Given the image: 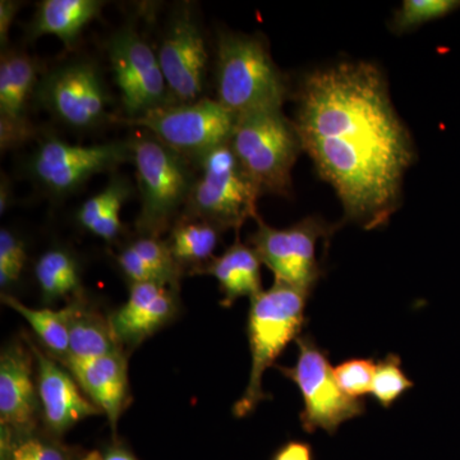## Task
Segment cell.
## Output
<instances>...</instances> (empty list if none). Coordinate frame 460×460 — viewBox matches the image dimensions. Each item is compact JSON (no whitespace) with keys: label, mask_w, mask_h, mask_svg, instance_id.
<instances>
[{"label":"cell","mask_w":460,"mask_h":460,"mask_svg":"<svg viewBox=\"0 0 460 460\" xmlns=\"http://www.w3.org/2000/svg\"><path fill=\"white\" fill-rule=\"evenodd\" d=\"M376 362L374 359L352 358L339 363L334 368L338 385L345 394L353 399L371 394Z\"/></svg>","instance_id":"f546056e"},{"label":"cell","mask_w":460,"mask_h":460,"mask_svg":"<svg viewBox=\"0 0 460 460\" xmlns=\"http://www.w3.org/2000/svg\"><path fill=\"white\" fill-rule=\"evenodd\" d=\"M38 363L39 402L45 425L53 434H65L75 423L102 414V411L87 401L74 376L66 374L56 361L42 353L31 341H27Z\"/></svg>","instance_id":"2e32d148"},{"label":"cell","mask_w":460,"mask_h":460,"mask_svg":"<svg viewBox=\"0 0 460 460\" xmlns=\"http://www.w3.org/2000/svg\"><path fill=\"white\" fill-rule=\"evenodd\" d=\"M208 58L199 23L189 11L177 12L157 51L172 104H190L202 99Z\"/></svg>","instance_id":"4fadbf2b"},{"label":"cell","mask_w":460,"mask_h":460,"mask_svg":"<svg viewBox=\"0 0 460 460\" xmlns=\"http://www.w3.org/2000/svg\"><path fill=\"white\" fill-rule=\"evenodd\" d=\"M199 164L201 177L196 180L184 217L213 224L222 232H238L246 220L259 217L260 193L239 165L229 144L206 154Z\"/></svg>","instance_id":"8992f818"},{"label":"cell","mask_w":460,"mask_h":460,"mask_svg":"<svg viewBox=\"0 0 460 460\" xmlns=\"http://www.w3.org/2000/svg\"><path fill=\"white\" fill-rule=\"evenodd\" d=\"M18 7H20L18 3L12 2V0L0 2V42H2L3 49L7 45L9 30L16 18Z\"/></svg>","instance_id":"836d02e7"},{"label":"cell","mask_w":460,"mask_h":460,"mask_svg":"<svg viewBox=\"0 0 460 460\" xmlns=\"http://www.w3.org/2000/svg\"><path fill=\"white\" fill-rule=\"evenodd\" d=\"M175 311L174 288L160 283H133L128 301L109 317V323L120 347H136L163 328Z\"/></svg>","instance_id":"e0dca14e"},{"label":"cell","mask_w":460,"mask_h":460,"mask_svg":"<svg viewBox=\"0 0 460 460\" xmlns=\"http://www.w3.org/2000/svg\"><path fill=\"white\" fill-rule=\"evenodd\" d=\"M109 320L93 313L84 301L72 302V317L69 323V348L62 362L87 361L120 352Z\"/></svg>","instance_id":"44dd1931"},{"label":"cell","mask_w":460,"mask_h":460,"mask_svg":"<svg viewBox=\"0 0 460 460\" xmlns=\"http://www.w3.org/2000/svg\"><path fill=\"white\" fill-rule=\"evenodd\" d=\"M30 345L9 344L0 356V425L12 432L35 431L39 394Z\"/></svg>","instance_id":"9a60e30c"},{"label":"cell","mask_w":460,"mask_h":460,"mask_svg":"<svg viewBox=\"0 0 460 460\" xmlns=\"http://www.w3.org/2000/svg\"><path fill=\"white\" fill-rule=\"evenodd\" d=\"M102 7L104 2L100 0H44L31 23L32 36L54 35L69 47Z\"/></svg>","instance_id":"ffe728a7"},{"label":"cell","mask_w":460,"mask_h":460,"mask_svg":"<svg viewBox=\"0 0 460 460\" xmlns=\"http://www.w3.org/2000/svg\"><path fill=\"white\" fill-rule=\"evenodd\" d=\"M38 96L58 120L90 129L108 118V95L99 69L87 60L58 66L39 84Z\"/></svg>","instance_id":"7c38bea8"},{"label":"cell","mask_w":460,"mask_h":460,"mask_svg":"<svg viewBox=\"0 0 460 460\" xmlns=\"http://www.w3.org/2000/svg\"><path fill=\"white\" fill-rule=\"evenodd\" d=\"M217 100L233 114L283 111L286 78L261 38L222 32L217 41Z\"/></svg>","instance_id":"7a4b0ae2"},{"label":"cell","mask_w":460,"mask_h":460,"mask_svg":"<svg viewBox=\"0 0 460 460\" xmlns=\"http://www.w3.org/2000/svg\"><path fill=\"white\" fill-rule=\"evenodd\" d=\"M132 193L131 183L115 177L102 192L84 201L77 213V220L87 232L104 241H113L120 230V211Z\"/></svg>","instance_id":"7402d4cb"},{"label":"cell","mask_w":460,"mask_h":460,"mask_svg":"<svg viewBox=\"0 0 460 460\" xmlns=\"http://www.w3.org/2000/svg\"><path fill=\"white\" fill-rule=\"evenodd\" d=\"M118 263L124 275L133 283H162L155 272L142 261L141 257L132 250L131 246L124 248L118 256Z\"/></svg>","instance_id":"1f68e13d"},{"label":"cell","mask_w":460,"mask_h":460,"mask_svg":"<svg viewBox=\"0 0 460 460\" xmlns=\"http://www.w3.org/2000/svg\"><path fill=\"white\" fill-rule=\"evenodd\" d=\"M11 201V187H9L8 181L3 178L2 186H0V214H4V211H7Z\"/></svg>","instance_id":"d590c367"},{"label":"cell","mask_w":460,"mask_h":460,"mask_svg":"<svg viewBox=\"0 0 460 460\" xmlns=\"http://www.w3.org/2000/svg\"><path fill=\"white\" fill-rule=\"evenodd\" d=\"M459 7L458 0H405L393 17L392 29L398 33L411 31L447 16Z\"/></svg>","instance_id":"83f0119b"},{"label":"cell","mask_w":460,"mask_h":460,"mask_svg":"<svg viewBox=\"0 0 460 460\" xmlns=\"http://www.w3.org/2000/svg\"><path fill=\"white\" fill-rule=\"evenodd\" d=\"M26 259L23 242L8 229H2L0 232V286L2 288H8L20 279Z\"/></svg>","instance_id":"4dcf8cb0"},{"label":"cell","mask_w":460,"mask_h":460,"mask_svg":"<svg viewBox=\"0 0 460 460\" xmlns=\"http://www.w3.org/2000/svg\"><path fill=\"white\" fill-rule=\"evenodd\" d=\"M298 357L293 367H278L284 376L298 386L304 399L302 429L314 434L321 429L329 435L337 434L341 423L365 413L362 399L345 394L338 385L328 353L321 349L310 335L296 339Z\"/></svg>","instance_id":"52a82bcc"},{"label":"cell","mask_w":460,"mask_h":460,"mask_svg":"<svg viewBox=\"0 0 460 460\" xmlns=\"http://www.w3.org/2000/svg\"><path fill=\"white\" fill-rule=\"evenodd\" d=\"M308 293L288 284L278 283L251 298L247 321L250 341V381L243 395L233 407V413L243 419L268 398L262 389V377L275 365L292 341H296L305 323Z\"/></svg>","instance_id":"3957f363"},{"label":"cell","mask_w":460,"mask_h":460,"mask_svg":"<svg viewBox=\"0 0 460 460\" xmlns=\"http://www.w3.org/2000/svg\"><path fill=\"white\" fill-rule=\"evenodd\" d=\"M2 460H71L65 447L32 432L2 429Z\"/></svg>","instance_id":"484cf974"},{"label":"cell","mask_w":460,"mask_h":460,"mask_svg":"<svg viewBox=\"0 0 460 460\" xmlns=\"http://www.w3.org/2000/svg\"><path fill=\"white\" fill-rule=\"evenodd\" d=\"M271 460H314V454L311 444L290 440L281 445Z\"/></svg>","instance_id":"d6a6232c"},{"label":"cell","mask_w":460,"mask_h":460,"mask_svg":"<svg viewBox=\"0 0 460 460\" xmlns=\"http://www.w3.org/2000/svg\"><path fill=\"white\" fill-rule=\"evenodd\" d=\"M257 230L250 246L260 261L274 274L275 281L305 290L310 295L321 277L316 247L328 238L334 226L323 219L308 217L288 228L278 229L257 217Z\"/></svg>","instance_id":"9c48e42d"},{"label":"cell","mask_w":460,"mask_h":460,"mask_svg":"<svg viewBox=\"0 0 460 460\" xmlns=\"http://www.w3.org/2000/svg\"><path fill=\"white\" fill-rule=\"evenodd\" d=\"M202 271L213 275L219 283L223 307H232L237 299L253 298L262 292L261 261L252 247L239 241L222 256L211 260Z\"/></svg>","instance_id":"d6986e66"},{"label":"cell","mask_w":460,"mask_h":460,"mask_svg":"<svg viewBox=\"0 0 460 460\" xmlns=\"http://www.w3.org/2000/svg\"><path fill=\"white\" fill-rule=\"evenodd\" d=\"M107 50L126 120L172 104L157 54L135 29L118 30Z\"/></svg>","instance_id":"30bf717a"},{"label":"cell","mask_w":460,"mask_h":460,"mask_svg":"<svg viewBox=\"0 0 460 460\" xmlns=\"http://www.w3.org/2000/svg\"><path fill=\"white\" fill-rule=\"evenodd\" d=\"M3 304L20 314L30 323L42 344L49 348L54 356L66 358L69 348V323L72 317V304L60 310L50 308H30L11 296H3Z\"/></svg>","instance_id":"cb8c5ba5"},{"label":"cell","mask_w":460,"mask_h":460,"mask_svg":"<svg viewBox=\"0 0 460 460\" xmlns=\"http://www.w3.org/2000/svg\"><path fill=\"white\" fill-rule=\"evenodd\" d=\"M35 277L48 304L74 295L81 283L77 262L63 250L45 252L36 262Z\"/></svg>","instance_id":"d4e9b609"},{"label":"cell","mask_w":460,"mask_h":460,"mask_svg":"<svg viewBox=\"0 0 460 460\" xmlns=\"http://www.w3.org/2000/svg\"><path fill=\"white\" fill-rule=\"evenodd\" d=\"M83 460H137L135 456L126 447L115 445V447H109L104 453L93 452L87 454Z\"/></svg>","instance_id":"e575fe53"},{"label":"cell","mask_w":460,"mask_h":460,"mask_svg":"<svg viewBox=\"0 0 460 460\" xmlns=\"http://www.w3.org/2000/svg\"><path fill=\"white\" fill-rule=\"evenodd\" d=\"M66 366L91 402L107 416L111 429H117L129 399L128 366L122 350Z\"/></svg>","instance_id":"ac0fdd59"},{"label":"cell","mask_w":460,"mask_h":460,"mask_svg":"<svg viewBox=\"0 0 460 460\" xmlns=\"http://www.w3.org/2000/svg\"><path fill=\"white\" fill-rule=\"evenodd\" d=\"M132 160V141L71 145L49 138L33 154L30 169L35 180L54 195H68L91 177Z\"/></svg>","instance_id":"8fae6325"},{"label":"cell","mask_w":460,"mask_h":460,"mask_svg":"<svg viewBox=\"0 0 460 460\" xmlns=\"http://www.w3.org/2000/svg\"><path fill=\"white\" fill-rule=\"evenodd\" d=\"M220 232L222 230L213 224L184 217L174 223L166 243L181 269L208 265L214 259Z\"/></svg>","instance_id":"603a6c76"},{"label":"cell","mask_w":460,"mask_h":460,"mask_svg":"<svg viewBox=\"0 0 460 460\" xmlns=\"http://www.w3.org/2000/svg\"><path fill=\"white\" fill-rule=\"evenodd\" d=\"M414 386L402 368L398 354H387L385 358L376 362L371 395L383 408H390L404 393Z\"/></svg>","instance_id":"4316f807"},{"label":"cell","mask_w":460,"mask_h":460,"mask_svg":"<svg viewBox=\"0 0 460 460\" xmlns=\"http://www.w3.org/2000/svg\"><path fill=\"white\" fill-rule=\"evenodd\" d=\"M39 87V66L31 57L7 50L0 59V147L22 146L35 135L30 102Z\"/></svg>","instance_id":"5bb4252c"},{"label":"cell","mask_w":460,"mask_h":460,"mask_svg":"<svg viewBox=\"0 0 460 460\" xmlns=\"http://www.w3.org/2000/svg\"><path fill=\"white\" fill-rule=\"evenodd\" d=\"M237 118L217 99H199L190 104L154 109L123 123L146 128L175 153L199 162L214 148L229 144Z\"/></svg>","instance_id":"ba28073f"},{"label":"cell","mask_w":460,"mask_h":460,"mask_svg":"<svg viewBox=\"0 0 460 460\" xmlns=\"http://www.w3.org/2000/svg\"><path fill=\"white\" fill-rule=\"evenodd\" d=\"M229 145L260 196H290L302 144L295 122L283 111L241 115Z\"/></svg>","instance_id":"277c9868"},{"label":"cell","mask_w":460,"mask_h":460,"mask_svg":"<svg viewBox=\"0 0 460 460\" xmlns=\"http://www.w3.org/2000/svg\"><path fill=\"white\" fill-rule=\"evenodd\" d=\"M132 162L141 198L138 232L159 238L189 204L196 183L189 159L151 136L132 141Z\"/></svg>","instance_id":"5b68a950"},{"label":"cell","mask_w":460,"mask_h":460,"mask_svg":"<svg viewBox=\"0 0 460 460\" xmlns=\"http://www.w3.org/2000/svg\"><path fill=\"white\" fill-rule=\"evenodd\" d=\"M302 150L343 205L345 220L380 228L401 204L413 141L368 62H341L305 75L296 91Z\"/></svg>","instance_id":"6da1fadb"},{"label":"cell","mask_w":460,"mask_h":460,"mask_svg":"<svg viewBox=\"0 0 460 460\" xmlns=\"http://www.w3.org/2000/svg\"><path fill=\"white\" fill-rule=\"evenodd\" d=\"M129 246L141 257L142 261L155 272L163 284L172 288L177 287L181 269L175 262L166 242L160 241L156 237H141Z\"/></svg>","instance_id":"f1b7e54d"}]
</instances>
